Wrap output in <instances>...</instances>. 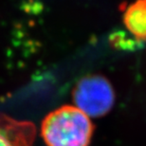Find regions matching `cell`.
I'll return each instance as SVG.
<instances>
[{"instance_id":"7a4b0ae2","label":"cell","mask_w":146,"mask_h":146,"mask_svg":"<svg viewBox=\"0 0 146 146\" xmlns=\"http://www.w3.org/2000/svg\"><path fill=\"white\" fill-rule=\"evenodd\" d=\"M75 106L89 118L106 116L115 103V93L107 79L88 75L76 84L72 92Z\"/></svg>"},{"instance_id":"277c9868","label":"cell","mask_w":146,"mask_h":146,"mask_svg":"<svg viewBox=\"0 0 146 146\" xmlns=\"http://www.w3.org/2000/svg\"><path fill=\"white\" fill-rule=\"evenodd\" d=\"M127 30L138 41H146V0H136L123 14Z\"/></svg>"},{"instance_id":"3957f363","label":"cell","mask_w":146,"mask_h":146,"mask_svg":"<svg viewBox=\"0 0 146 146\" xmlns=\"http://www.w3.org/2000/svg\"><path fill=\"white\" fill-rule=\"evenodd\" d=\"M35 135L33 122L0 115V146H33Z\"/></svg>"},{"instance_id":"6da1fadb","label":"cell","mask_w":146,"mask_h":146,"mask_svg":"<svg viewBox=\"0 0 146 146\" xmlns=\"http://www.w3.org/2000/svg\"><path fill=\"white\" fill-rule=\"evenodd\" d=\"M94 125L75 106H63L43 119L41 135L46 146H89Z\"/></svg>"}]
</instances>
